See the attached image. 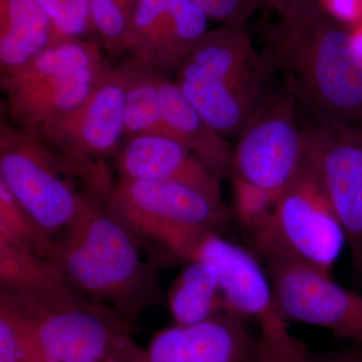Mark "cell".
<instances>
[{
  "instance_id": "2e32d148",
  "label": "cell",
  "mask_w": 362,
  "mask_h": 362,
  "mask_svg": "<svg viewBox=\"0 0 362 362\" xmlns=\"http://www.w3.org/2000/svg\"><path fill=\"white\" fill-rule=\"evenodd\" d=\"M113 158L119 178L182 183L223 199V177L185 145L165 136H127Z\"/></svg>"
},
{
  "instance_id": "7c38bea8",
  "label": "cell",
  "mask_w": 362,
  "mask_h": 362,
  "mask_svg": "<svg viewBox=\"0 0 362 362\" xmlns=\"http://www.w3.org/2000/svg\"><path fill=\"white\" fill-rule=\"evenodd\" d=\"M267 263L276 306L286 322L324 328L362 347V295L311 267L276 259Z\"/></svg>"
},
{
  "instance_id": "277c9868",
  "label": "cell",
  "mask_w": 362,
  "mask_h": 362,
  "mask_svg": "<svg viewBox=\"0 0 362 362\" xmlns=\"http://www.w3.org/2000/svg\"><path fill=\"white\" fill-rule=\"evenodd\" d=\"M102 49L96 40L66 37L18 70L1 75L13 124L37 132L84 103L110 64Z\"/></svg>"
},
{
  "instance_id": "d6986e66",
  "label": "cell",
  "mask_w": 362,
  "mask_h": 362,
  "mask_svg": "<svg viewBox=\"0 0 362 362\" xmlns=\"http://www.w3.org/2000/svg\"><path fill=\"white\" fill-rule=\"evenodd\" d=\"M66 39L37 0H0V71L13 73Z\"/></svg>"
},
{
  "instance_id": "9c48e42d",
  "label": "cell",
  "mask_w": 362,
  "mask_h": 362,
  "mask_svg": "<svg viewBox=\"0 0 362 362\" xmlns=\"http://www.w3.org/2000/svg\"><path fill=\"white\" fill-rule=\"evenodd\" d=\"M122 81L109 64L89 98L68 115L45 124L37 134L83 182L101 176L125 138Z\"/></svg>"
},
{
  "instance_id": "83f0119b",
  "label": "cell",
  "mask_w": 362,
  "mask_h": 362,
  "mask_svg": "<svg viewBox=\"0 0 362 362\" xmlns=\"http://www.w3.org/2000/svg\"><path fill=\"white\" fill-rule=\"evenodd\" d=\"M324 11L343 25H356L362 21V0H318Z\"/></svg>"
},
{
  "instance_id": "30bf717a",
  "label": "cell",
  "mask_w": 362,
  "mask_h": 362,
  "mask_svg": "<svg viewBox=\"0 0 362 362\" xmlns=\"http://www.w3.org/2000/svg\"><path fill=\"white\" fill-rule=\"evenodd\" d=\"M0 298L30 324L44 362H130L141 350L134 329L109 307L44 308Z\"/></svg>"
},
{
  "instance_id": "f546056e",
  "label": "cell",
  "mask_w": 362,
  "mask_h": 362,
  "mask_svg": "<svg viewBox=\"0 0 362 362\" xmlns=\"http://www.w3.org/2000/svg\"><path fill=\"white\" fill-rule=\"evenodd\" d=\"M266 6L277 11L281 20L298 18L320 6L318 0H263Z\"/></svg>"
},
{
  "instance_id": "7a4b0ae2",
  "label": "cell",
  "mask_w": 362,
  "mask_h": 362,
  "mask_svg": "<svg viewBox=\"0 0 362 362\" xmlns=\"http://www.w3.org/2000/svg\"><path fill=\"white\" fill-rule=\"evenodd\" d=\"M264 52L284 89L316 118L356 125L362 115V58L351 30L319 6L262 28Z\"/></svg>"
},
{
  "instance_id": "3957f363",
  "label": "cell",
  "mask_w": 362,
  "mask_h": 362,
  "mask_svg": "<svg viewBox=\"0 0 362 362\" xmlns=\"http://www.w3.org/2000/svg\"><path fill=\"white\" fill-rule=\"evenodd\" d=\"M273 66L252 45L246 28L207 30L175 75L188 101L218 134L238 138L271 94Z\"/></svg>"
},
{
  "instance_id": "44dd1931",
  "label": "cell",
  "mask_w": 362,
  "mask_h": 362,
  "mask_svg": "<svg viewBox=\"0 0 362 362\" xmlns=\"http://www.w3.org/2000/svg\"><path fill=\"white\" fill-rule=\"evenodd\" d=\"M125 99V137L138 134H158L160 125V87L166 75L129 56L115 66Z\"/></svg>"
},
{
  "instance_id": "6da1fadb",
  "label": "cell",
  "mask_w": 362,
  "mask_h": 362,
  "mask_svg": "<svg viewBox=\"0 0 362 362\" xmlns=\"http://www.w3.org/2000/svg\"><path fill=\"white\" fill-rule=\"evenodd\" d=\"M114 187L83 185L73 223L54 240L52 263L78 291L135 329L143 311L163 302L160 265L142 258L137 239L109 211Z\"/></svg>"
},
{
  "instance_id": "9a60e30c",
  "label": "cell",
  "mask_w": 362,
  "mask_h": 362,
  "mask_svg": "<svg viewBox=\"0 0 362 362\" xmlns=\"http://www.w3.org/2000/svg\"><path fill=\"white\" fill-rule=\"evenodd\" d=\"M249 319L223 310L190 325L159 331L130 362H256L259 339Z\"/></svg>"
},
{
  "instance_id": "7402d4cb",
  "label": "cell",
  "mask_w": 362,
  "mask_h": 362,
  "mask_svg": "<svg viewBox=\"0 0 362 362\" xmlns=\"http://www.w3.org/2000/svg\"><path fill=\"white\" fill-rule=\"evenodd\" d=\"M137 0H89L98 42L111 57L124 56L128 28Z\"/></svg>"
},
{
  "instance_id": "8992f818",
  "label": "cell",
  "mask_w": 362,
  "mask_h": 362,
  "mask_svg": "<svg viewBox=\"0 0 362 362\" xmlns=\"http://www.w3.org/2000/svg\"><path fill=\"white\" fill-rule=\"evenodd\" d=\"M75 178L37 133L1 117L0 181L52 242L78 213L81 189H76Z\"/></svg>"
},
{
  "instance_id": "4fadbf2b",
  "label": "cell",
  "mask_w": 362,
  "mask_h": 362,
  "mask_svg": "<svg viewBox=\"0 0 362 362\" xmlns=\"http://www.w3.org/2000/svg\"><path fill=\"white\" fill-rule=\"evenodd\" d=\"M185 263L199 261L214 269L226 310L255 319L262 333L288 332L279 313L267 269L245 247L225 239L221 233L204 230L187 247Z\"/></svg>"
},
{
  "instance_id": "ac0fdd59",
  "label": "cell",
  "mask_w": 362,
  "mask_h": 362,
  "mask_svg": "<svg viewBox=\"0 0 362 362\" xmlns=\"http://www.w3.org/2000/svg\"><path fill=\"white\" fill-rule=\"evenodd\" d=\"M185 145L221 177L230 175L233 149L181 92L170 76L160 87V125L158 134Z\"/></svg>"
},
{
  "instance_id": "603a6c76",
  "label": "cell",
  "mask_w": 362,
  "mask_h": 362,
  "mask_svg": "<svg viewBox=\"0 0 362 362\" xmlns=\"http://www.w3.org/2000/svg\"><path fill=\"white\" fill-rule=\"evenodd\" d=\"M0 235L52 262L54 242L28 216L6 185L0 181Z\"/></svg>"
},
{
  "instance_id": "ffe728a7",
  "label": "cell",
  "mask_w": 362,
  "mask_h": 362,
  "mask_svg": "<svg viewBox=\"0 0 362 362\" xmlns=\"http://www.w3.org/2000/svg\"><path fill=\"white\" fill-rule=\"evenodd\" d=\"M173 281L166 299L177 325L202 322L226 310L214 269L204 262H188Z\"/></svg>"
},
{
  "instance_id": "52a82bcc",
  "label": "cell",
  "mask_w": 362,
  "mask_h": 362,
  "mask_svg": "<svg viewBox=\"0 0 362 362\" xmlns=\"http://www.w3.org/2000/svg\"><path fill=\"white\" fill-rule=\"evenodd\" d=\"M230 176L276 202L306 163L301 110L283 89L271 93L237 138Z\"/></svg>"
},
{
  "instance_id": "4dcf8cb0",
  "label": "cell",
  "mask_w": 362,
  "mask_h": 362,
  "mask_svg": "<svg viewBox=\"0 0 362 362\" xmlns=\"http://www.w3.org/2000/svg\"><path fill=\"white\" fill-rule=\"evenodd\" d=\"M351 35L354 47H356L357 52L361 54L362 58V21L354 25L351 30Z\"/></svg>"
},
{
  "instance_id": "5bb4252c",
  "label": "cell",
  "mask_w": 362,
  "mask_h": 362,
  "mask_svg": "<svg viewBox=\"0 0 362 362\" xmlns=\"http://www.w3.org/2000/svg\"><path fill=\"white\" fill-rule=\"evenodd\" d=\"M206 14L192 0H137L126 56L171 76L207 32Z\"/></svg>"
},
{
  "instance_id": "e0dca14e",
  "label": "cell",
  "mask_w": 362,
  "mask_h": 362,
  "mask_svg": "<svg viewBox=\"0 0 362 362\" xmlns=\"http://www.w3.org/2000/svg\"><path fill=\"white\" fill-rule=\"evenodd\" d=\"M0 292L44 308L103 306L78 291L58 266L0 235Z\"/></svg>"
},
{
  "instance_id": "d4e9b609",
  "label": "cell",
  "mask_w": 362,
  "mask_h": 362,
  "mask_svg": "<svg viewBox=\"0 0 362 362\" xmlns=\"http://www.w3.org/2000/svg\"><path fill=\"white\" fill-rule=\"evenodd\" d=\"M63 37L97 40L89 0H37Z\"/></svg>"
},
{
  "instance_id": "1f68e13d",
  "label": "cell",
  "mask_w": 362,
  "mask_h": 362,
  "mask_svg": "<svg viewBox=\"0 0 362 362\" xmlns=\"http://www.w3.org/2000/svg\"><path fill=\"white\" fill-rule=\"evenodd\" d=\"M356 125L359 126V127H362V115L361 117V119H359L358 123H357Z\"/></svg>"
},
{
  "instance_id": "ba28073f",
  "label": "cell",
  "mask_w": 362,
  "mask_h": 362,
  "mask_svg": "<svg viewBox=\"0 0 362 362\" xmlns=\"http://www.w3.org/2000/svg\"><path fill=\"white\" fill-rule=\"evenodd\" d=\"M108 207L150 254L170 228L183 226L221 233L230 220L223 199L177 182L119 178Z\"/></svg>"
},
{
  "instance_id": "484cf974",
  "label": "cell",
  "mask_w": 362,
  "mask_h": 362,
  "mask_svg": "<svg viewBox=\"0 0 362 362\" xmlns=\"http://www.w3.org/2000/svg\"><path fill=\"white\" fill-rule=\"evenodd\" d=\"M209 20L221 25L246 28L247 21L259 8L265 6L263 0H192Z\"/></svg>"
},
{
  "instance_id": "4316f807",
  "label": "cell",
  "mask_w": 362,
  "mask_h": 362,
  "mask_svg": "<svg viewBox=\"0 0 362 362\" xmlns=\"http://www.w3.org/2000/svg\"><path fill=\"white\" fill-rule=\"evenodd\" d=\"M297 340L285 334L261 333L256 362H295Z\"/></svg>"
},
{
  "instance_id": "f1b7e54d",
  "label": "cell",
  "mask_w": 362,
  "mask_h": 362,
  "mask_svg": "<svg viewBox=\"0 0 362 362\" xmlns=\"http://www.w3.org/2000/svg\"><path fill=\"white\" fill-rule=\"evenodd\" d=\"M295 362H362V347L328 351L323 354H312L297 341L295 350Z\"/></svg>"
},
{
  "instance_id": "cb8c5ba5",
  "label": "cell",
  "mask_w": 362,
  "mask_h": 362,
  "mask_svg": "<svg viewBox=\"0 0 362 362\" xmlns=\"http://www.w3.org/2000/svg\"><path fill=\"white\" fill-rule=\"evenodd\" d=\"M0 362H44L30 324L0 298Z\"/></svg>"
},
{
  "instance_id": "8fae6325",
  "label": "cell",
  "mask_w": 362,
  "mask_h": 362,
  "mask_svg": "<svg viewBox=\"0 0 362 362\" xmlns=\"http://www.w3.org/2000/svg\"><path fill=\"white\" fill-rule=\"evenodd\" d=\"M301 121L306 160L344 230L352 265L362 273V127L302 110Z\"/></svg>"
},
{
  "instance_id": "5b68a950",
  "label": "cell",
  "mask_w": 362,
  "mask_h": 362,
  "mask_svg": "<svg viewBox=\"0 0 362 362\" xmlns=\"http://www.w3.org/2000/svg\"><path fill=\"white\" fill-rule=\"evenodd\" d=\"M267 259L294 262L330 274L346 237L308 162L268 214L249 230Z\"/></svg>"
}]
</instances>
